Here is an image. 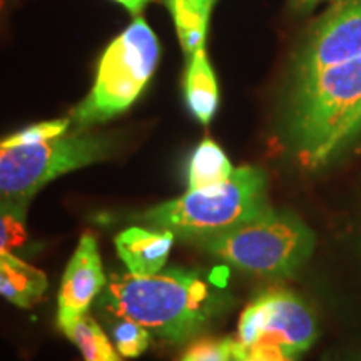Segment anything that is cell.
Here are the masks:
<instances>
[{"instance_id": "cell-1", "label": "cell", "mask_w": 361, "mask_h": 361, "mask_svg": "<svg viewBox=\"0 0 361 361\" xmlns=\"http://www.w3.org/2000/svg\"><path fill=\"white\" fill-rule=\"evenodd\" d=\"M223 298L194 271L173 269L152 276L112 274L99 306L112 318L142 324L171 343L186 341L207 326Z\"/></svg>"}, {"instance_id": "cell-2", "label": "cell", "mask_w": 361, "mask_h": 361, "mask_svg": "<svg viewBox=\"0 0 361 361\" xmlns=\"http://www.w3.org/2000/svg\"><path fill=\"white\" fill-rule=\"evenodd\" d=\"M361 129V59L295 80L288 135L301 164L316 169Z\"/></svg>"}, {"instance_id": "cell-3", "label": "cell", "mask_w": 361, "mask_h": 361, "mask_svg": "<svg viewBox=\"0 0 361 361\" xmlns=\"http://www.w3.org/2000/svg\"><path fill=\"white\" fill-rule=\"evenodd\" d=\"M268 179L258 168L243 166L234 169L219 186L189 191L184 196L152 207L142 221L156 229L180 238L200 239L231 231L269 209Z\"/></svg>"}, {"instance_id": "cell-4", "label": "cell", "mask_w": 361, "mask_h": 361, "mask_svg": "<svg viewBox=\"0 0 361 361\" xmlns=\"http://www.w3.org/2000/svg\"><path fill=\"white\" fill-rule=\"evenodd\" d=\"M159 54L156 34L135 17L104 51L89 96L71 112L72 129L89 130L129 109L154 74Z\"/></svg>"}, {"instance_id": "cell-5", "label": "cell", "mask_w": 361, "mask_h": 361, "mask_svg": "<svg viewBox=\"0 0 361 361\" xmlns=\"http://www.w3.org/2000/svg\"><path fill=\"white\" fill-rule=\"evenodd\" d=\"M196 243L216 258L247 273L286 276L310 258L314 234L295 214L269 207L231 231Z\"/></svg>"}, {"instance_id": "cell-6", "label": "cell", "mask_w": 361, "mask_h": 361, "mask_svg": "<svg viewBox=\"0 0 361 361\" xmlns=\"http://www.w3.org/2000/svg\"><path fill=\"white\" fill-rule=\"evenodd\" d=\"M112 147L106 135L74 129L61 137L34 144L0 139V194L32 197L61 174L109 157Z\"/></svg>"}, {"instance_id": "cell-7", "label": "cell", "mask_w": 361, "mask_h": 361, "mask_svg": "<svg viewBox=\"0 0 361 361\" xmlns=\"http://www.w3.org/2000/svg\"><path fill=\"white\" fill-rule=\"evenodd\" d=\"M318 322L295 293L269 290L246 306L239 319L238 340L247 350L256 343L273 345L293 360L313 345Z\"/></svg>"}, {"instance_id": "cell-8", "label": "cell", "mask_w": 361, "mask_h": 361, "mask_svg": "<svg viewBox=\"0 0 361 361\" xmlns=\"http://www.w3.org/2000/svg\"><path fill=\"white\" fill-rule=\"evenodd\" d=\"M361 59V0L346 4L314 25L293 69V82Z\"/></svg>"}, {"instance_id": "cell-9", "label": "cell", "mask_w": 361, "mask_h": 361, "mask_svg": "<svg viewBox=\"0 0 361 361\" xmlns=\"http://www.w3.org/2000/svg\"><path fill=\"white\" fill-rule=\"evenodd\" d=\"M106 284L97 241L92 234L85 233L80 238L71 263L67 264L61 283L57 306L59 328L64 331L87 314L92 301L104 291Z\"/></svg>"}, {"instance_id": "cell-10", "label": "cell", "mask_w": 361, "mask_h": 361, "mask_svg": "<svg viewBox=\"0 0 361 361\" xmlns=\"http://www.w3.org/2000/svg\"><path fill=\"white\" fill-rule=\"evenodd\" d=\"M174 243V233L164 229L129 228L117 234L119 258L135 276H152L164 268Z\"/></svg>"}, {"instance_id": "cell-11", "label": "cell", "mask_w": 361, "mask_h": 361, "mask_svg": "<svg viewBox=\"0 0 361 361\" xmlns=\"http://www.w3.org/2000/svg\"><path fill=\"white\" fill-rule=\"evenodd\" d=\"M47 276L35 266L17 258L13 252H0V296L20 308H32L47 290Z\"/></svg>"}, {"instance_id": "cell-12", "label": "cell", "mask_w": 361, "mask_h": 361, "mask_svg": "<svg viewBox=\"0 0 361 361\" xmlns=\"http://www.w3.org/2000/svg\"><path fill=\"white\" fill-rule=\"evenodd\" d=\"M184 94L192 116L201 124H209L218 111L219 89L213 67L207 61L206 47L188 57Z\"/></svg>"}, {"instance_id": "cell-13", "label": "cell", "mask_w": 361, "mask_h": 361, "mask_svg": "<svg viewBox=\"0 0 361 361\" xmlns=\"http://www.w3.org/2000/svg\"><path fill=\"white\" fill-rule=\"evenodd\" d=\"M186 57L206 47L207 25L216 0H166Z\"/></svg>"}, {"instance_id": "cell-14", "label": "cell", "mask_w": 361, "mask_h": 361, "mask_svg": "<svg viewBox=\"0 0 361 361\" xmlns=\"http://www.w3.org/2000/svg\"><path fill=\"white\" fill-rule=\"evenodd\" d=\"M234 173L231 161L213 139H204L194 149L188 166L189 191L219 186Z\"/></svg>"}, {"instance_id": "cell-15", "label": "cell", "mask_w": 361, "mask_h": 361, "mask_svg": "<svg viewBox=\"0 0 361 361\" xmlns=\"http://www.w3.org/2000/svg\"><path fill=\"white\" fill-rule=\"evenodd\" d=\"M64 333L80 350L84 361H123L119 351L90 314H84L79 322L66 328Z\"/></svg>"}, {"instance_id": "cell-16", "label": "cell", "mask_w": 361, "mask_h": 361, "mask_svg": "<svg viewBox=\"0 0 361 361\" xmlns=\"http://www.w3.org/2000/svg\"><path fill=\"white\" fill-rule=\"evenodd\" d=\"M30 197L0 194V252H12L27 239V204Z\"/></svg>"}, {"instance_id": "cell-17", "label": "cell", "mask_w": 361, "mask_h": 361, "mask_svg": "<svg viewBox=\"0 0 361 361\" xmlns=\"http://www.w3.org/2000/svg\"><path fill=\"white\" fill-rule=\"evenodd\" d=\"M247 355V348L233 338H204L194 341L179 361H236Z\"/></svg>"}, {"instance_id": "cell-18", "label": "cell", "mask_w": 361, "mask_h": 361, "mask_svg": "<svg viewBox=\"0 0 361 361\" xmlns=\"http://www.w3.org/2000/svg\"><path fill=\"white\" fill-rule=\"evenodd\" d=\"M111 335L116 341L117 351L126 358H135V356L142 355L151 341L147 328L126 318L112 319Z\"/></svg>"}, {"instance_id": "cell-19", "label": "cell", "mask_w": 361, "mask_h": 361, "mask_svg": "<svg viewBox=\"0 0 361 361\" xmlns=\"http://www.w3.org/2000/svg\"><path fill=\"white\" fill-rule=\"evenodd\" d=\"M72 128L71 119H56V121H44V123L32 124L29 128L19 130V133H13L7 135V141L13 144H34V142H44L51 141V139L61 137L69 133Z\"/></svg>"}, {"instance_id": "cell-20", "label": "cell", "mask_w": 361, "mask_h": 361, "mask_svg": "<svg viewBox=\"0 0 361 361\" xmlns=\"http://www.w3.org/2000/svg\"><path fill=\"white\" fill-rule=\"evenodd\" d=\"M236 361H293L290 356H286L281 350L273 345L266 343H256L247 350V355L243 356L241 360Z\"/></svg>"}, {"instance_id": "cell-21", "label": "cell", "mask_w": 361, "mask_h": 361, "mask_svg": "<svg viewBox=\"0 0 361 361\" xmlns=\"http://www.w3.org/2000/svg\"><path fill=\"white\" fill-rule=\"evenodd\" d=\"M114 2L121 4V6H123L124 8H128L133 16L139 17V13L144 11V7H146L149 2H152V0H114Z\"/></svg>"}, {"instance_id": "cell-22", "label": "cell", "mask_w": 361, "mask_h": 361, "mask_svg": "<svg viewBox=\"0 0 361 361\" xmlns=\"http://www.w3.org/2000/svg\"><path fill=\"white\" fill-rule=\"evenodd\" d=\"M295 2H300V4H311V2H314V0H295Z\"/></svg>"}, {"instance_id": "cell-23", "label": "cell", "mask_w": 361, "mask_h": 361, "mask_svg": "<svg viewBox=\"0 0 361 361\" xmlns=\"http://www.w3.org/2000/svg\"><path fill=\"white\" fill-rule=\"evenodd\" d=\"M353 361H361V360H353Z\"/></svg>"}]
</instances>
